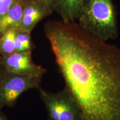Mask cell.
Segmentation results:
<instances>
[{
    "label": "cell",
    "mask_w": 120,
    "mask_h": 120,
    "mask_svg": "<svg viewBox=\"0 0 120 120\" xmlns=\"http://www.w3.org/2000/svg\"><path fill=\"white\" fill-rule=\"evenodd\" d=\"M60 72L84 120H120V49L76 22L44 26Z\"/></svg>",
    "instance_id": "1"
},
{
    "label": "cell",
    "mask_w": 120,
    "mask_h": 120,
    "mask_svg": "<svg viewBox=\"0 0 120 120\" xmlns=\"http://www.w3.org/2000/svg\"><path fill=\"white\" fill-rule=\"evenodd\" d=\"M77 21L82 30L101 41L118 36L117 12L113 0H85Z\"/></svg>",
    "instance_id": "2"
},
{
    "label": "cell",
    "mask_w": 120,
    "mask_h": 120,
    "mask_svg": "<svg viewBox=\"0 0 120 120\" xmlns=\"http://www.w3.org/2000/svg\"><path fill=\"white\" fill-rule=\"evenodd\" d=\"M47 112V120H84L79 105L66 87L56 92L37 90Z\"/></svg>",
    "instance_id": "3"
},
{
    "label": "cell",
    "mask_w": 120,
    "mask_h": 120,
    "mask_svg": "<svg viewBox=\"0 0 120 120\" xmlns=\"http://www.w3.org/2000/svg\"><path fill=\"white\" fill-rule=\"evenodd\" d=\"M42 77L19 75L7 71L0 87V109L13 107L22 94L41 87Z\"/></svg>",
    "instance_id": "4"
},
{
    "label": "cell",
    "mask_w": 120,
    "mask_h": 120,
    "mask_svg": "<svg viewBox=\"0 0 120 120\" xmlns=\"http://www.w3.org/2000/svg\"><path fill=\"white\" fill-rule=\"evenodd\" d=\"M1 62L7 71L19 75L43 77L47 70L35 64L32 52H15L0 56Z\"/></svg>",
    "instance_id": "5"
},
{
    "label": "cell",
    "mask_w": 120,
    "mask_h": 120,
    "mask_svg": "<svg viewBox=\"0 0 120 120\" xmlns=\"http://www.w3.org/2000/svg\"><path fill=\"white\" fill-rule=\"evenodd\" d=\"M53 12V9L42 2L25 0L19 28L31 33L39 22L51 15Z\"/></svg>",
    "instance_id": "6"
},
{
    "label": "cell",
    "mask_w": 120,
    "mask_h": 120,
    "mask_svg": "<svg viewBox=\"0 0 120 120\" xmlns=\"http://www.w3.org/2000/svg\"><path fill=\"white\" fill-rule=\"evenodd\" d=\"M85 0H55L53 10L64 23L77 20Z\"/></svg>",
    "instance_id": "7"
},
{
    "label": "cell",
    "mask_w": 120,
    "mask_h": 120,
    "mask_svg": "<svg viewBox=\"0 0 120 120\" xmlns=\"http://www.w3.org/2000/svg\"><path fill=\"white\" fill-rule=\"evenodd\" d=\"M25 0H16L8 11L0 18V37L8 30L19 27Z\"/></svg>",
    "instance_id": "8"
},
{
    "label": "cell",
    "mask_w": 120,
    "mask_h": 120,
    "mask_svg": "<svg viewBox=\"0 0 120 120\" xmlns=\"http://www.w3.org/2000/svg\"><path fill=\"white\" fill-rule=\"evenodd\" d=\"M31 33L21 28L16 29V52H32L35 45L32 41Z\"/></svg>",
    "instance_id": "9"
},
{
    "label": "cell",
    "mask_w": 120,
    "mask_h": 120,
    "mask_svg": "<svg viewBox=\"0 0 120 120\" xmlns=\"http://www.w3.org/2000/svg\"><path fill=\"white\" fill-rule=\"evenodd\" d=\"M16 29L8 30L0 37V56L16 52Z\"/></svg>",
    "instance_id": "10"
},
{
    "label": "cell",
    "mask_w": 120,
    "mask_h": 120,
    "mask_svg": "<svg viewBox=\"0 0 120 120\" xmlns=\"http://www.w3.org/2000/svg\"><path fill=\"white\" fill-rule=\"evenodd\" d=\"M16 0H0V18L11 8Z\"/></svg>",
    "instance_id": "11"
},
{
    "label": "cell",
    "mask_w": 120,
    "mask_h": 120,
    "mask_svg": "<svg viewBox=\"0 0 120 120\" xmlns=\"http://www.w3.org/2000/svg\"><path fill=\"white\" fill-rule=\"evenodd\" d=\"M7 70L4 68V67L3 65L2 62H1V59H0V87H1V83H2V80L4 79L5 75L6 73Z\"/></svg>",
    "instance_id": "12"
},
{
    "label": "cell",
    "mask_w": 120,
    "mask_h": 120,
    "mask_svg": "<svg viewBox=\"0 0 120 120\" xmlns=\"http://www.w3.org/2000/svg\"><path fill=\"white\" fill-rule=\"evenodd\" d=\"M33 1H36L42 2L43 4H46V5H47L48 6H49V7H51V8L53 9V4L54 3H55V0H33Z\"/></svg>",
    "instance_id": "13"
},
{
    "label": "cell",
    "mask_w": 120,
    "mask_h": 120,
    "mask_svg": "<svg viewBox=\"0 0 120 120\" xmlns=\"http://www.w3.org/2000/svg\"><path fill=\"white\" fill-rule=\"evenodd\" d=\"M0 120H8L6 116L2 112V109H0Z\"/></svg>",
    "instance_id": "14"
}]
</instances>
